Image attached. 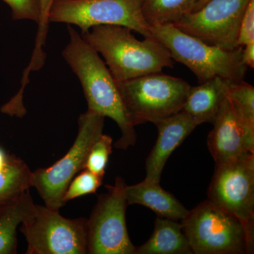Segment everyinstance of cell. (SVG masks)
I'll use <instances>...</instances> for the list:
<instances>
[{
  "label": "cell",
  "instance_id": "6da1fadb",
  "mask_svg": "<svg viewBox=\"0 0 254 254\" xmlns=\"http://www.w3.org/2000/svg\"><path fill=\"white\" fill-rule=\"evenodd\" d=\"M67 30L69 40L63 51V58L81 83L88 110L117 123L121 136L114 146L127 150L134 145L137 136L135 127L127 116L117 82L99 53L71 25Z\"/></svg>",
  "mask_w": 254,
  "mask_h": 254
},
{
  "label": "cell",
  "instance_id": "7a4b0ae2",
  "mask_svg": "<svg viewBox=\"0 0 254 254\" xmlns=\"http://www.w3.org/2000/svg\"><path fill=\"white\" fill-rule=\"evenodd\" d=\"M85 41L104 58L116 81H127L173 68L170 52L155 38L139 41L130 28L100 25L81 33Z\"/></svg>",
  "mask_w": 254,
  "mask_h": 254
},
{
  "label": "cell",
  "instance_id": "3957f363",
  "mask_svg": "<svg viewBox=\"0 0 254 254\" xmlns=\"http://www.w3.org/2000/svg\"><path fill=\"white\" fill-rule=\"evenodd\" d=\"M151 31L168 48L173 60L194 73L198 83L216 76L233 83L245 81L248 67L242 61V47L225 50L210 46L173 25L151 26Z\"/></svg>",
  "mask_w": 254,
  "mask_h": 254
},
{
  "label": "cell",
  "instance_id": "277c9868",
  "mask_svg": "<svg viewBox=\"0 0 254 254\" xmlns=\"http://www.w3.org/2000/svg\"><path fill=\"white\" fill-rule=\"evenodd\" d=\"M180 222L193 254L254 253V235L235 215L210 200L189 210Z\"/></svg>",
  "mask_w": 254,
  "mask_h": 254
},
{
  "label": "cell",
  "instance_id": "5b68a950",
  "mask_svg": "<svg viewBox=\"0 0 254 254\" xmlns=\"http://www.w3.org/2000/svg\"><path fill=\"white\" fill-rule=\"evenodd\" d=\"M127 116L136 127L155 124L182 111L190 86L162 72L116 81Z\"/></svg>",
  "mask_w": 254,
  "mask_h": 254
},
{
  "label": "cell",
  "instance_id": "8992f818",
  "mask_svg": "<svg viewBox=\"0 0 254 254\" xmlns=\"http://www.w3.org/2000/svg\"><path fill=\"white\" fill-rule=\"evenodd\" d=\"M105 117L88 110L78 118V134L63 158L48 168L32 172L31 186L48 208L60 210L63 197L73 177L84 170L88 153L103 133Z\"/></svg>",
  "mask_w": 254,
  "mask_h": 254
},
{
  "label": "cell",
  "instance_id": "52a82bcc",
  "mask_svg": "<svg viewBox=\"0 0 254 254\" xmlns=\"http://www.w3.org/2000/svg\"><path fill=\"white\" fill-rule=\"evenodd\" d=\"M50 23L74 25L86 33L94 26L130 28L144 38H154L142 12L141 0H55Z\"/></svg>",
  "mask_w": 254,
  "mask_h": 254
},
{
  "label": "cell",
  "instance_id": "ba28073f",
  "mask_svg": "<svg viewBox=\"0 0 254 254\" xmlns=\"http://www.w3.org/2000/svg\"><path fill=\"white\" fill-rule=\"evenodd\" d=\"M126 182L117 177L107 193L100 195L86 220L87 254H136L126 222Z\"/></svg>",
  "mask_w": 254,
  "mask_h": 254
},
{
  "label": "cell",
  "instance_id": "9c48e42d",
  "mask_svg": "<svg viewBox=\"0 0 254 254\" xmlns=\"http://www.w3.org/2000/svg\"><path fill=\"white\" fill-rule=\"evenodd\" d=\"M59 211L36 204L34 213L21 222L26 254H87V218H66Z\"/></svg>",
  "mask_w": 254,
  "mask_h": 254
},
{
  "label": "cell",
  "instance_id": "30bf717a",
  "mask_svg": "<svg viewBox=\"0 0 254 254\" xmlns=\"http://www.w3.org/2000/svg\"><path fill=\"white\" fill-rule=\"evenodd\" d=\"M208 197L240 219L254 235V153L215 164Z\"/></svg>",
  "mask_w": 254,
  "mask_h": 254
},
{
  "label": "cell",
  "instance_id": "8fae6325",
  "mask_svg": "<svg viewBox=\"0 0 254 254\" xmlns=\"http://www.w3.org/2000/svg\"><path fill=\"white\" fill-rule=\"evenodd\" d=\"M251 0H210L201 9L184 16L175 27L210 46L239 48L241 21Z\"/></svg>",
  "mask_w": 254,
  "mask_h": 254
},
{
  "label": "cell",
  "instance_id": "7c38bea8",
  "mask_svg": "<svg viewBox=\"0 0 254 254\" xmlns=\"http://www.w3.org/2000/svg\"><path fill=\"white\" fill-rule=\"evenodd\" d=\"M213 125L207 145L215 164L254 153V129L239 118L228 95Z\"/></svg>",
  "mask_w": 254,
  "mask_h": 254
},
{
  "label": "cell",
  "instance_id": "4fadbf2b",
  "mask_svg": "<svg viewBox=\"0 0 254 254\" xmlns=\"http://www.w3.org/2000/svg\"><path fill=\"white\" fill-rule=\"evenodd\" d=\"M154 125L158 128V136L145 160L144 180L160 183L163 169L170 155L198 125L182 110Z\"/></svg>",
  "mask_w": 254,
  "mask_h": 254
},
{
  "label": "cell",
  "instance_id": "5bb4252c",
  "mask_svg": "<svg viewBox=\"0 0 254 254\" xmlns=\"http://www.w3.org/2000/svg\"><path fill=\"white\" fill-rule=\"evenodd\" d=\"M232 82L219 76L210 78L197 86L191 87L182 111L200 125L213 124L216 120Z\"/></svg>",
  "mask_w": 254,
  "mask_h": 254
},
{
  "label": "cell",
  "instance_id": "9a60e30c",
  "mask_svg": "<svg viewBox=\"0 0 254 254\" xmlns=\"http://www.w3.org/2000/svg\"><path fill=\"white\" fill-rule=\"evenodd\" d=\"M125 194L128 205H143L163 218L181 221L189 212L173 194L163 190L160 183L144 180L136 185H127Z\"/></svg>",
  "mask_w": 254,
  "mask_h": 254
},
{
  "label": "cell",
  "instance_id": "2e32d148",
  "mask_svg": "<svg viewBox=\"0 0 254 254\" xmlns=\"http://www.w3.org/2000/svg\"><path fill=\"white\" fill-rule=\"evenodd\" d=\"M192 254L181 222L158 215L151 237L136 251V254Z\"/></svg>",
  "mask_w": 254,
  "mask_h": 254
},
{
  "label": "cell",
  "instance_id": "e0dca14e",
  "mask_svg": "<svg viewBox=\"0 0 254 254\" xmlns=\"http://www.w3.org/2000/svg\"><path fill=\"white\" fill-rule=\"evenodd\" d=\"M36 204L29 190L6 204L0 205V254L17 253L16 230L34 213Z\"/></svg>",
  "mask_w": 254,
  "mask_h": 254
},
{
  "label": "cell",
  "instance_id": "ac0fdd59",
  "mask_svg": "<svg viewBox=\"0 0 254 254\" xmlns=\"http://www.w3.org/2000/svg\"><path fill=\"white\" fill-rule=\"evenodd\" d=\"M32 171L23 160L0 147V205L12 201L29 190Z\"/></svg>",
  "mask_w": 254,
  "mask_h": 254
},
{
  "label": "cell",
  "instance_id": "d6986e66",
  "mask_svg": "<svg viewBox=\"0 0 254 254\" xmlns=\"http://www.w3.org/2000/svg\"><path fill=\"white\" fill-rule=\"evenodd\" d=\"M198 0H141L142 12L150 26L175 25L191 13Z\"/></svg>",
  "mask_w": 254,
  "mask_h": 254
},
{
  "label": "cell",
  "instance_id": "ffe728a7",
  "mask_svg": "<svg viewBox=\"0 0 254 254\" xmlns=\"http://www.w3.org/2000/svg\"><path fill=\"white\" fill-rule=\"evenodd\" d=\"M228 97L240 120L254 129V87L245 81L232 83Z\"/></svg>",
  "mask_w": 254,
  "mask_h": 254
},
{
  "label": "cell",
  "instance_id": "44dd1931",
  "mask_svg": "<svg viewBox=\"0 0 254 254\" xmlns=\"http://www.w3.org/2000/svg\"><path fill=\"white\" fill-rule=\"evenodd\" d=\"M103 179L86 169L81 170L68 185L64 195V204L78 197L95 193L103 184Z\"/></svg>",
  "mask_w": 254,
  "mask_h": 254
},
{
  "label": "cell",
  "instance_id": "7402d4cb",
  "mask_svg": "<svg viewBox=\"0 0 254 254\" xmlns=\"http://www.w3.org/2000/svg\"><path fill=\"white\" fill-rule=\"evenodd\" d=\"M113 138L103 133L92 146L85 169L104 177L110 155L113 153Z\"/></svg>",
  "mask_w": 254,
  "mask_h": 254
},
{
  "label": "cell",
  "instance_id": "603a6c76",
  "mask_svg": "<svg viewBox=\"0 0 254 254\" xmlns=\"http://www.w3.org/2000/svg\"><path fill=\"white\" fill-rule=\"evenodd\" d=\"M55 0H40V18L38 21L36 43L31 57V63L41 64L46 60L43 47L46 43L49 26V15Z\"/></svg>",
  "mask_w": 254,
  "mask_h": 254
},
{
  "label": "cell",
  "instance_id": "cb8c5ba5",
  "mask_svg": "<svg viewBox=\"0 0 254 254\" xmlns=\"http://www.w3.org/2000/svg\"><path fill=\"white\" fill-rule=\"evenodd\" d=\"M9 5L14 20H29L38 24L40 0H3Z\"/></svg>",
  "mask_w": 254,
  "mask_h": 254
},
{
  "label": "cell",
  "instance_id": "d4e9b609",
  "mask_svg": "<svg viewBox=\"0 0 254 254\" xmlns=\"http://www.w3.org/2000/svg\"><path fill=\"white\" fill-rule=\"evenodd\" d=\"M254 43V0H251L241 21L237 43L244 47Z\"/></svg>",
  "mask_w": 254,
  "mask_h": 254
},
{
  "label": "cell",
  "instance_id": "484cf974",
  "mask_svg": "<svg viewBox=\"0 0 254 254\" xmlns=\"http://www.w3.org/2000/svg\"><path fill=\"white\" fill-rule=\"evenodd\" d=\"M242 61L248 68H254V43L242 47Z\"/></svg>",
  "mask_w": 254,
  "mask_h": 254
},
{
  "label": "cell",
  "instance_id": "4316f807",
  "mask_svg": "<svg viewBox=\"0 0 254 254\" xmlns=\"http://www.w3.org/2000/svg\"><path fill=\"white\" fill-rule=\"evenodd\" d=\"M209 1H210V0H198V1H197L196 4L195 5L194 9H193L192 12H193V11H198V10L201 9V8L203 7V6H205V5Z\"/></svg>",
  "mask_w": 254,
  "mask_h": 254
}]
</instances>
